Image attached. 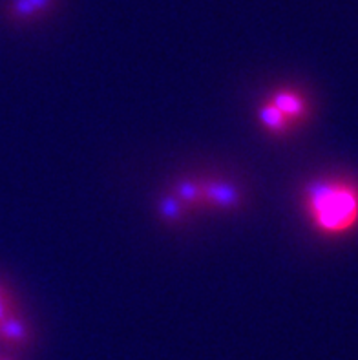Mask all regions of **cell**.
Returning a JSON list of instances; mask_svg holds the SVG:
<instances>
[{"instance_id": "6da1fadb", "label": "cell", "mask_w": 358, "mask_h": 360, "mask_svg": "<svg viewBox=\"0 0 358 360\" xmlns=\"http://www.w3.org/2000/svg\"><path fill=\"white\" fill-rule=\"evenodd\" d=\"M304 209L318 233H350L358 225V185L345 178L314 179L304 188Z\"/></svg>"}, {"instance_id": "7a4b0ae2", "label": "cell", "mask_w": 358, "mask_h": 360, "mask_svg": "<svg viewBox=\"0 0 358 360\" xmlns=\"http://www.w3.org/2000/svg\"><path fill=\"white\" fill-rule=\"evenodd\" d=\"M203 203L210 209L234 210L241 207L243 196L234 183L222 181V179H200Z\"/></svg>"}, {"instance_id": "3957f363", "label": "cell", "mask_w": 358, "mask_h": 360, "mask_svg": "<svg viewBox=\"0 0 358 360\" xmlns=\"http://www.w3.org/2000/svg\"><path fill=\"white\" fill-rule=\"evenodd\" d=\"M269 103L276 106L290 123L302 121L309 112L307 101L295 90H276L269 97Z\"/></svg>"}, {"instance_id": "277c9868", "label": "cell", "mask_w": 358, "mask_h": 360, "mask_svg": "<svg viewBox=\"0 0 358 360\" xmlns=\"http://www.w3.org/2000/svg\"><path fill=\"white\" fill-rule=\"evenodd\" d=\"M30 340V328L26 320L20 319L17 313H11L8 319L0 322V342L8 346H24Z\"/></svg>"}, {"instance_id": "5b68a950", "label": "cell", "mask_w": 358, "mask_h": 360, "mask_svg": "<svg viewBox=\"0 0 358 360\" xmlns=\"http://www.w3.org/2000/svg\"><path fill=\"white\" fill-rule=\"evenodd\" d=\"M172 194L177 198V200H181L188 210L205 207L200 179H191V178L179 179V181L174 185Z\"/></svg>"}, {"instance_id": "8992f818", "label": "cell", "mask_w": 358, "mask_h": 360, "mask_svg": "<svg viewBox=\"0 0 358 360\" xmlns=\"http://www.w3.org/2000/svg\"><path fill=\"white\" fill-rule=\"evenodd\" d=\"M258 119H260V123L267 128L269 132L276 134V136H283V134L289 132L290 124H293L289 119L281 114L276 106L271 105V103H265V105L260 106Z\"/></svg>"}, {"instance_id": "52a82bcc", "label": "cell", "mask_w": 358, "mask_h": 360, "mask_svg": "<svg viewBox=\"0 0 358 360\" xmlns=\"http://www.w3.org/2000/svg\"><path fill=\"white\" fill-rule=\"evenodd\" d=\"M159 216L161 219H165L167 224H179L183 219L186 218V214L191 212V210L186 209L185 203L181 200H177L174 194H167L159 200Z\"/></svg>"}, {"instance_id": "ba28073f", "label": "cell", "mask_w": 358, "mask_h": 360, "mask_svg": "<svg viewBox=\"0 0 358 360\" xmlns=\"http://www.w3.org/2000/svg\"><path fill=\"white\" fill-rule=\"evenodd\" d=\"M11 313H15L13 298L9 297V292L4 289V291L0 292V322L4 319H8Z\"/></svg>"}, {"instance_id": "9c48e42d", "label": "cell", "mask_w": 358, "mask_h": 360, "mask_svg": "<svg viewBox=\"0 0 358 360\" xmlns=\"http://www.w3.org/2000/svg\"><path fill=\"white\" fill-rule=\"evenodd\" d=\"M2 291H4V288H2V285H0V292H2Z\"/></svg>"}, {"instance_id": "30bf717a", "label": "cell", "mask_w": 358, "mask_h": 360, "mask_svg": "<svg viewBox=\"0 0 358 360\" xmlns=\"http://www.w3.org/2000/svg\"><path fill=\"white\" fill-rule=\"evenodd\" d=\"M0 360H8V359H0Z\"/></svg>"}]
</instances>
